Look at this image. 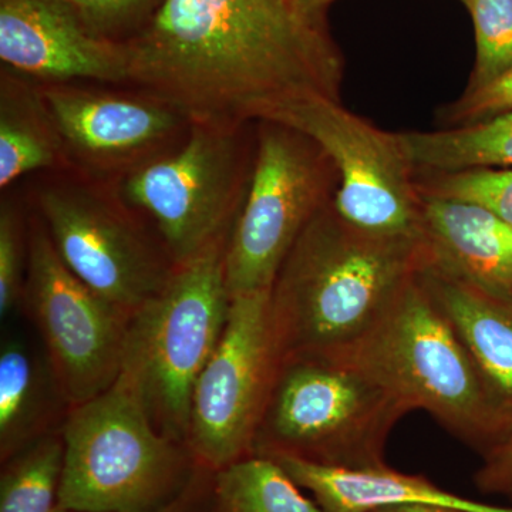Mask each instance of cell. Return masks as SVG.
I'll list each match as a JSON object with an SVG mask.
<instances>
[{"label":"cell","mask_w":512,"mask_h":512,"mask_svg":"<svg viewBox=\"0 0 512 512\" xmlns=\"http://www.w3.org/2000/svg\"><path fill=\"white\" fill-rule=\"evenodd\" d=\"M420 279L473 359L491 400L512 421V293L423 269Z\"/></svg>","instance_id":"16"},{"label":"cell","mask_w":512,"mask_h":512,"mask_svg":"<svg viewBox=\"0 0 512 512\" xmlns=\"http://www.w3.org/2000/svg\"><path fill=\"white\" fill-rule=\"evenodd\" d=\"M244 131L191 124L180 146L121 178V198L150 220L175 265L234 228L252 171Z\"/></svg>","instance_id":"8"},{"label":"cell","mask_w":512,"mask_h":512,"mask_svg":"<svg viewBox=\"0 0 512 512\" xmlns=\"http://www.w3.org/2000/svg\"><path fill=\"white\" fill-rule=\"evenodd\" d=\"M373 512H474L460 510V508L440 507V505L429 504H407L396 505V507L380 508Z\"/></svg>","instance_id":"30"},{"label":"cell","mask_w":512,"mask_h":512,"mask_svg":"<svg viewBox=\"0 0 512 512\" xmlns=\"http://www.w3.org/2000/svg\"><path fill=\"white\" fill-rule=\"evenodd\" d=\"M291 2L295 3V5H296V0H291Z\"/></svg>","instance_id":"33"},{"label":"cell","mask_w":512,"mask_h":512,"mask_svg":"<svg viewBox=\"0 0 512 512\" xmlns=\"http://www.w3.org/2000/svg\"><path fill=\"white\" fill-rule=\"evenodd\" d=\"M67 512H160L210 471L183 441L156 429L123 376L72 407L62 429Z\"/></svg>","instance_id":"4"},{"label":"cell","mask_w":512,"mask_h":512,"mask_svg":"<svg viewBox=\"0 0 512 512\" xmlns=\"http://www.w3.org/2000/svg\"><path fill=\"white\" fill-rule=\"evenodd\" d=\"M264 121L298 131L326 154L338 175L330 202L349 227L372 237L424 242L419 188L396 134L326 97L288 104Z\"/></svg>","instance_id":"10"},{"label":"cell","mask_w":512,"mask_h":512,"mask_svg":"<svg viewBox=\"0 0 512 512\" xmlns=\"http://www.w3.org/2000/svg\"><path fill=\"white\" fill-rule=\"evenodd\" d=\"M296 484L315 495L325 512H373L407 504L440 505L474 512H512L458 497L437 487L429 478L404 474L386 464L365 468H336L298 458H274Z\"/></svg>","instance_id":"17"},{"label":"cell","mask_w":512,"mask_h":512,"mask_svg":"<svg viewBox=\"0 0 512 512\" xmlns=\"http://www.w3.org/2000/svg\"><path fill=\"white\" fill-rule=\"evenodd\" d=\"M333 0H296V6L302 10L305 15L313 18H325V9Z\"/></svg>","instance_id":"31"},{"label":"cell","mask_w":512,"mask_h":512,"mask_svg":"<svg viewBox=\"0 0 512 512\" xmlns=\"http://www.w3.org/2000/svg\"><path fill=\"white\" fill-rule=\"evenodd\" d=\"M231 232L175 266L163 291L128 323L120 375L140 397L156 429L183 443L195 383L228 322L225 261Z\"/></svg>","instance_id":"5"},{"label":"cell","mask_w":512,"mask_h":512,"mask_svg":"<svg viewBox=\"0 0 512 512\" xmlns=\"http://www.w3.org/2000/svg\"><path fill=\"white\" fill-rule=\"evenodd\" d=\"M210 476L208 473L184 498L160 512H204Z\"/></svg>","instance_id":"29"},{"label":"cell","mask_w":512,"mask_h":512,"mask_svg":"<svg viewBox=\"0 0 512 512\" xmlns=\"http://www.w3.org/2000/svg\"><path fill=\"white\" fill-rule=\"evenodd\" d=\"M269 292L231 298L224 335L195 383L187 444L205 470L252 454L281 363Z\"/></svg>","instance_id":"12"},{"label":"cell","mask_w":512,"mask_h":512,"mask_svg":"<svg viewBox=\"0 0 512 512\" xmlns=\"http://www.w3.org/2000/svg\"><path fill=\"white\" fill-rule=\"evenodd\" d=\"M419 191L481 205L512 227V168H477L439 174Z\"/></svg>","instance_id":"24"},{"label":"cell","mask_w":512,"mask_h":512,"mask_svg":"<svg viewBox=\"0 0 512 512\" xmlns=\"http://www.w3.org/2000/svg\"><path fill=\"white\" fill-rule=\"evenodd\" d=\"M70 167L110 181L170 153L191 123L180 111L143 92L121 93L74 84H40Z\"/></svg>","instance_id":"13"},{"label":"cell","mask_w":512,"mask_h":512,"mask_svg":"<svg viewBox=\"0 0 512 512\" xmlns=\"http://www.w3.org/2000/svg\"><path fill=\"white\" fill-rule=\"evenodd\" d=\"M477 57L468 90L487 86L512 69V0H468Z\"/></svg>","instance_id":"23"},{"label":"cell","mask_w":512,"mask_h":512,"mask_svg":"<svg viewBox=\"0 0 512 512\" xmlns=\"http://www.w3.org/2000/svg\"><path fill=\"white\" fill-rule=\"evenodd\" d=\"M258 124L251 178L227 248L231 298L271 291L296 239L332 200L336 171L320 147L274 121Z\"/></svg>","instance_id":"9"},{"label":"cell","mask_w":512,"mask_h":512,"mask_svg":"<svg viewBox=\"0 0 512 512\" xmlns=\"http://www.w3.org/2000/svg\"><path fill=\"white\" fill-rule=\"evenodd\" d=\"M396 137L413 171L439 175L512 168V111L448 130Z\"/></svg>","instance_id":"20"},{"label":"cell","mask_w":512,"mask_h":512,"mask_svg":"<svg viewBox=\"0 0 512 512\" xmlns=\"http://www.w3.org/2000/svg\"><path fill=\"white\" fill-rule=\"evenodd\" d=\"M512 111V69L476 90H467L448 116L456 123H478Z\"/></svg>","instance_id":"27"},{"label":"cell","mask_w":512,"mask_h":512,"mask_svg":"<svg viewBox=\"0 0 512 512\" xmlns=\"http://www.w3.org/2000/svg\"><path fill=\"white\" fill-rule=\"evenodd\" d=\"M325 357L362 370L410 412L430 414L481 456L511 430L512 421L491 400L473 359L420 276L366 335Z\"/></svg>","instance_id":"3"},{"label":"cell","mask_w":512,"mask_h":512,"mask_svg":"<svg viewBox=\"0 0 512 512\" xmlns=\"http://www.w3.org/2000/svg\"><path fill=\"white\" fill-rule=\"evenodd\" d=\"M204 512H325L274 458L249 454L211 471Z\"/></svg>","instance_id":"21"},{"label":"cell","mask_w":512,"mask_h":512,"mask_svg":"<svg viewBox=\"0 0 512 512\" xmlns=\"http://www.w3.org/2000/svg\"><path fill=\"white\" fill-rule=\"evenodd\" d=\"M29 262V222L16 205L3 202L0 210V315L23 305Z\"/></svg>","instance_id":"25"},{"label":"cell","mask_w":512,"mask_h":512,"mask_svg":"<svg viewBox=\"0 0 512 512\" xmlns=\"http://www.w3.org/2000/svg\"><path fill=\"white\" fill-rule=\"evenodd\" d=\"M126 45L128 83L191 124L247 126L298 101L339 99L342 56L325 18L291 0H165Z\"/></svg>","instance_id":"1"},{"label":"cell","mask_w":512,"mask_h":512,"mask_svg":"<svg viewBox=\"0 0 512 512\" xmlns=\"http://www.w3.org/2000/svg\"><path fill=\"white\" fill-rule=\"evenodd\" d=\"M461 2L464 3V5H466V3L468 2V0H461Z\"/></svg>","instance_id":"32"},{"label":"cell","mask_w":512,"mask_h":512,"mask_svg":"<svg viewBox=\"0 0 512 512\" xmlns=\"http://www.w3.org/2000/svg\"><path fill=\"white\" fill-rule=\"evenodd\" d=\"M94 35L126 43L156 18L165 0H69Z\"/></svg>","instance_id":"26"},{"label":"cell","mask_w":512,"mask_h":512,"mask_svg":"<svg viewBox=\"0 0 512 512\" xmlns=\"http://www.w3.org/2000/svg\"><path fill=\"white\" fill-rule=\"evenodd\" d=\"M476 484L483 493L512 497V427L505 439L483 456Z\"/></svg>","instance_id":"28"},{"label":"cell","mask_w":512,"mask_h":512,"mask_svg":"<svg viewBox=\"0 0 512 512\" xmlns=\"http://www.w3.org/2000/svg\"><path fill=\"white\" fill-rule=\"evenodd\" d=\"M3 67L42 84L128 83L127 45L94 35L69 0H0Z\"/></svg>","instance_id":"14"},{"label":"cell","mask_w":512,"mask_h":512,"mask_svg":"<svg viewBox=\"0 0 512 512\" xmlns=\"http://www.w3.org/2000/svg\"><path fill=\"white\" fill-rule=\"evenodd\" d=\"M72 406L46 356L22 340H3L0 349V461L49 434L62 431Z\"/></svg>","instance_id":"18"},{"label":"cell","mask_w":512,"mask_h":512,"mask_svg":"<svg viewBox=\"0 0 512 512\" xmlns=\"http://www.w3.org/2000/svg\"><path fill=\"white\" fill-rule=\"evenodd\" d=\"M36 214L63 264L130 316L163 291L177 266L154 229L103 181L47 183Z\"/></svg>","instance_id":"7"},{"label":"cell","mask_w":512,"mask_h":512,"mask_svg":"<svg viewBox=\"0 0 512 512\" xmlns=\"http://www.w3.org/2000/svg\"><path fill=\"white\" fill-rule=\"evenodd\" d=\"M419 192L424 269L488 291L512 293V227L481 205Z\"/></svg>","instance_id":"15"},{"label":"cell","mask_w":512,"mask_h":512,"mask_svg":"<svg viewBox=\"0 0 512 512\" xmlns=\"http://www.w3.org/2000/svg\"><path fill=\"white\" fill-rule=\"evenodd\" d=\"M69 170V158L42 87L3 67L0 80V187L39 170Z\"/></svg>","instance_id":"19"},{"label":"cell","mask_w":512,"mask_h":512,"mask_svg":"<svg viewBox=\"0 0 512 512\" xmlns=\"http://www.w3.org/2000/svg\"><path fill=\"white\" fill-rule=\"evenodd\" d=\"M22 308L70 406L109 389L123 366L131 316L97 295L63 264L39 215L29 222V262Z\"/></svg>","instance_id":"11"},{"label":"cell","mask_w":512,"mask_h":512,"mask_svg":"<svg viewBox=\"0 0 512 512\" xmlns=\"http://www.w3.org/2000/svg\"><path fill=\"white\" fill-rule=\"evenodd\" d=\"M64 441L49 434L2 463L0 512H67L62 505Z\"/></svg>","instance_id":"22"},{"label":"cell","mask_w":512,"mask_h":512,"mask_svg":"<svg viewBox=\"0 0 512 512\" xmlns=\"http://www.w3.org/2000/svg\"><path fill=\"white\" fill-rule=\"evenodd\" d=\"M406 404L357 367L325 356L285 357L256 429L252 454L320 466H382Z\"/></svg>","instance_id":"6"},{"label":"cell","mask_w":512,"mask_h":512,"mask_svg":"<svg viewBox=\"0 0 512 512\" xmlns=\"http://www.w3.org/2000/svg\"><path fill=\"white\" fill-rule=\"evenodd\" d=\"M330 201L296 239L269 292L281 360L353 345L427 265L424 242L356 231Z\"/></svg>","instance_id":"2"}]
</instances>
